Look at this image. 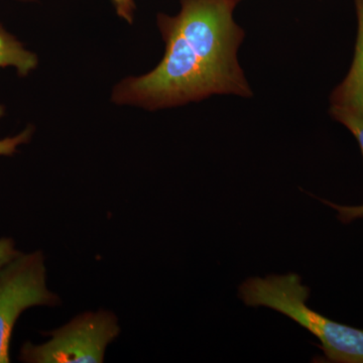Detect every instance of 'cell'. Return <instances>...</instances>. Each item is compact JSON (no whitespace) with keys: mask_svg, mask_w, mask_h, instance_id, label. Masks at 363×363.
<instances>
[{"mask_svg":"<svg viewBox=\"0 0 363 363\" xmlns=\"http://www.w3.org/2000/svg\"><path fill=\"white\" fill-rule=\"evenodd\" d=\"M235 6L233 0H181L177 16L159 14L164 58L150 73L118 83L112 101L157 111L212 95L252 96L238 63L245 30L234 21Z\"/></svg>","mask_w":363,"mask_h":363,"instance_id":"obj_1","label":"cell"},{"mask_svg":"<svg viewBox=\"0 0 363 363\" xmlns=\"http://www.w3.org/2000/svg\"><path fill=\"white\" fill-rule=\"evenodd\" d=\"M310 289L297 274H272L248 279L240 286V297L250 307H267L307 329L320 341L324 357L313 362L363 363V330L338 323L308 306Z\"/></svg>","mask_w":363,"mask_h":363,"instance_id":"obj_2","label":"cell"},{"mask_svg":"<svg viewBox=\"0 0 363 363\" xmlns=\"http://www.w3.org/2000/svg\"><path fill=\"white\" fill-rule=\"evenodd\" d=\"M48 335L47 342H26L21 348V362L28 363H101L107 346L113 342L121 326L113 312H85Z\"/></svg>","mask_w":363,"mask_h":363,"instance_id":"obj_3","label":"cell"},{"mask_svg":"<svg viewBox=\"0 0 363 363\" xmlns=\"http://www.w3.org/2000/svg\"><path fill=\"white\" fill-rule=\"evenodd\" d=\"M61 298L49 290L42 252L18 253L0 269V363L11 362L9 345L14 326L26 310L56 307Z\"/></svg>","mask_w":363,"mask_h":363,"instance_id":"obj_4","label":"cell"},{"mask_svg":"<svg viewBox=\"0 0 363 363\" xmlns=\"http://www.w3.org/2000/svg\"><path fill=\"white\" fill-rule=\"evenodd\" d=\"M354 2L358 23L354 57L347 75L332 92V105L363 101V0Z\"/></svg>","mask_w":363,"mask_h":363,"instance_id":"obj_5","label":"cell"},{"mask_svg":"<svg viewBox=\"0 0 363 363\" xmlns=\"http://www.w3.org/2000/svg\"><path fill=\"white\" fill-rule=\"evenodd\" d=\"M330 116L338 123L343 124L354 135L363 156V101L338 105L331 104ZM321 201L338 212V219L342 223H350L357 219H363V205L341 206L327 200H321Z\"/></svg>","mask_w":363,"mask_h":363,"instance_id":"obj_6","label":"cell"},{"mask_svg":"<svg viewBox=\"0 0 363 363\" xmlns=\"http://www.w3.org/2000/svg\"><path fill=\"white\" fill-rule=\"evenodd\" d=\"M38 66V57L26 50L20 40L0 26V68L13 67L20 76H26Z\"/></svg>","mask_w":363,"mask_h":363,"instance_id":"obj_7","label":"cell"},{"mask_svg":"<svg viewBox=\"0 0 363 363\" xmlns=\"http://www.w3.org/2000/svg\"><path fill=\"white\" fill-rule=\"evenodd\" d=\"M4 108L0 105V118L4 116ZM33 133L32 126H28L26 130L21 131L18 135L0 140V156H13L18 152V147L30 142Z\"/></svg>","mask_w":363,"mask_h":363,"instance_id":"obj_8","label":"cell"},{"mask_svg":"<svg viewBox=\"0 0 363 363\" xmlns=\"http://www.w3.org/2000/svg\"><path fill=\"white\" fill-rule=\"evenodd\" d=\"M20 252L16 250L13 238H0V269L13 260Z\"/></svg>","mask_w":363,"mask_h":363,"instance_id":"obj_9","label":"cell"},{"mask_svg":"<svg viewBox=\"0 0 363 363\" xmlns=\"http://www.w3.org/2000/svg\"><path fill=\"white\" fill-rule=\"evenodd\" d=\"M111 1L116 6L118 16L123 20L128 21V23H131L135 9L133 0H111Z\"/></svg>","mask_w":363,"mask_h":363,"instance_id":"obj_10","label":"cell"},{"mask_svg":"<svg viewBox=\"0 0 363 363\" xmlns=\"http://www.w3.org/2000/svg\"><path fill=\"white\" fill-rule=\"evenodd\" d=\"M233 1L235 2V4H238V2L241 1V0H233Z\"/></svg>","mask_w":363,"mask_h":363,"instance_id":"obj_11","label":"cell"}]
</instances>
